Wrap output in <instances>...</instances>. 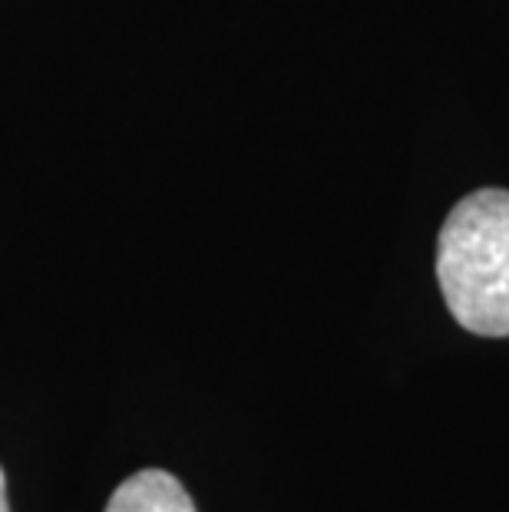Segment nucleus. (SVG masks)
<instances>
[{"instance_id":"obj_2","label":"nucleus","mask_w":509,"mask_h":512,"mask_svg":"<svg viewBox=\"0 0 509 512\" xmlns=\"http://www.w3.org/2000/svg\"><path fill=\"white\" fill-rule=\"evenodd\" d=\"M103 512H199L189 489L166 470H139L113 489Z\"/></svg>"},{"instance_id":"obj_1","label":"nucleus","mask_w":509,"mask_h":512,"mask_svg":"<svg viewBox=\"0 0 509 512\" xmlns=\"http://www.w3.org/2000/svg\"><path fill=\"white\" fill-rule=\"evenodd\" d=\"M437 281L453 321L480 337H509V192L457 202L437 238Z\"/></svg>"},{"instance_id":"obj_3","label":"nucleus","mask_w":509,"mask_h":512,"mask_svg":"<svg viewBox=\"0 0 509 512\" xmlns=\"http://www.w3.org/2000/svg\"><path fill=\"white\" fill-rule=\"evenodd\" d=\"M0 512H10V506H7V476H4V470H0Z\"/></svg>"}]
</instances>
